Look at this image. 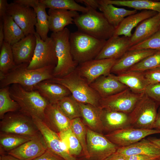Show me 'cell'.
<instances>
[{
    "mask_svg": "<svg viewBox=\"0 0 160 160\" xmlns=\"http://www.w3.org/2000/svg\"><path fill=\"white\" fill-rule=\"evenodd\" d=\"M29 64L24 63L16 65L6 74H0V88L17 84L26 90L31 91L34 90L39 83L54 77L53 73L55 67L49 66L30 70L27 68Z\"/></svg>",
    "mask_w": 160,
    "mask_h": 160,
    "instance_id": "6da1fadb",
    "label": "cell"
},
{
    "mask_svg": "<svg viewBox=\"0 0 160 160\" xmlns=\"http://www.w3.org/2000/svg\"><path fill=\"white\" fill-rule=\"evenodd\" d=\"M9 91L11 97L18 104L20 111L32 119L44 121L45 110L49 103L38 91H27L17 84L11 85Z\"/></svg>",
    "mask_w": 160,
    "mask_h": 160,
    "instance_id": "7a4b0ae2",
    "label": "cell"
},
{
    "mask_svg": "<svg viewBox=\"0 0 160 160\" xmlns=\"http://www.w3.org/2000/svg\"><path fill=\"white\" fill-rule=\"evenodd\" d=\"M88 11L75 17L73 22L78 30L96 38L107 40L114 33L115 28L108 21L103 14L85 5Z\"/></svg>",
    "mask_w": 160,
    "mask_h": 160,
    "instance_id": "3957f363",
    "label": "cell"
},
{
    "mask_svg": "<svg viewBox=\"0 0 160 160\" xmlns=\"http://www.w3.org/2000/svg\"><path fill=\"white\" fill-rule=\"evenodd\" d=\"M47 80L65 87L70 91L73 98L79 103L99 106L100 97L86 81L79 75L76 69L64 76L54 77Z\"/></svg>",
    "mask_w": 160,
    "mask_h": 160,
    "instance_id": "277c9868",
    "label": "cell"
},
{
    "mask_svg": "<svg viewBox=\"0 0 160 160\" xmlns=\"http://www.w3.org/2000/svg\"><path fill=\"white\" fill-rule=\"evenodd\" d=\"M106 40L96 38L79 30L71 33L69 41L73 59L79 64L95 59Z\"/></svg>",
    "mask_w": 160,
    "mask_h": 160,
    "instance_id": "5b68a950",
    "label": "cell"
},
{
    "mask_svg": "<svg viewBox=\"0 0 160 160\" xmlns=\"http://www.w3.org/2000/svg\"><path fill=\"white\" fill-rule=\"evenodd\" d=\"M71 32L65 28L61 31L52 32L50 35L55 45L57 63L54 68V77L64 76L74 71L79 63L73 59L71 51L69 39Z\"/></svg>",
    "mask_w": 160,
    "mask_h": 160,
    "instance_id": "8992f818",
    "label": "cell"
},
{
    "mask_svg": "<svg viewBox=\"0 0 160 160\" xmlns=\"http://www.w3.org/2000/svg\"><path fill=\"white\" fill-rule=\"evenodd\" d=\"M0 132L33 137L39 132L33 119L19 111L6 114L0 121Z\"/></svg>",
    "mask_w": 160,
    "mask_h": 160,
    "instance_id": "52a82bcc",
    "label": "cell"
},
{
    "mask_svg": "<svg viewBox=\"0 0 160 160\" xmlns=\"http://www.w3.org/2000/svg\"><path fill=\"white\" fill-rule=\"evenodd\" d=\"M159 105L145 93L129 114L131 126L140 129H154Z\"/></svg>",
    "mask_w": 160,
    "mask_h": 160,
    "instance_id": "ba28073f",
    "label": "cell"
},
{
    "mask_svg": "<svg viewBox=\"0 0 160 160\" xmlns=\"http://www.w3.org/2000/svg\"><path fill=\"white\" fill-rule=\"evenodd\" d=\"M36 44L32 59L27 68L39 69L46 67H55L57 63L55 45L53 39L48 37L45 41L36 33L35 34Z\"/></svg>",
    "mask_w": 160,
    "mask_h": 160,
    "instance_id": "9c48e42d",
    "label": "cell"
},
{
    "mask_svg": "<svg viewBox=\"0 0 160 160\" xmlns=\"http://www.w3.org/2000/svg\"><path fill=\"white\" fill-rule=\"evenodd\" d=\"M144 94L135 93L128 88L114 95L101 98L99 106L103 109L129 114Z\"/></svg>",
    "mask_w": 160,
    "mask_h": 160,
    "instance_id": "30bf717a",
    "label": "cell"
},
{
    "mask_svg": "<svg viewBox=\"0 0 160 160\" xmlns=\"http://www.w3.org/2000/svg\"><path fill=\"white\" fill-rule=\"evenodd\" d=\"M87 128V145L90 160H104L119 147L110 141L103 133Z\"/></svg>",
    "mask_w": 160,
    "mask_h": 160,
    "instance_id": "8fae6325",
    "label": "cell"
},
{
    "mask_svg": "<svg viewBox=\"0 0 160 160\" xmlns=\"http://www.w3.org/2000/svg\"><path fill=\"white\" fill-rule=\"evenodd\" d=\"M7 14L12 17L25 36L35 34L36 15L33 9L13 2L8 4Z\"/></svg>",
    "mask_w": 160,
    "mask_h": 160,
    "instance_id": "7c38bea8",
    "label": "cell"
},
{
    "mask_svg": "<svg viewBox=\"0 0 160 160\" xmlns=\"http://www.w3.org/2000/svg\"><path fill=\"white\" fill-rule=\"evenodd\" d=\"M117 60L113 59H92L79 63L76 70L89 85L99 77L110 73Z\"/></svg>",
    "mask_w": 160,
    "mask_h": 160,
    "instance_id": "4fadbf2b",
    "label": "cell"
},
{
    "mask_svg": "<svg viewBox=\"0 0 160 160\" xmlns=\"http://www.w3.org/2000/svg\"><path fill=\"white\" fill-rule=\"evenodd\" d=\"M157 134H160V130L130 127L113 131L104 135L110 141L119 147L130 145L149 135Z\"/></svg>",
    "mask_w": 160,
    "mask_h": 160,
    "instance_id": "5bb4252c",
    "label": "cell"
},
{
    "mask_svg": "<svg viewBox=\"0 0 160 160\" xmlns=\"http://www.w3.org/2000/svg\"><path fill=\"white\" fill-rule=\"evenodd\" d=\"M47 149L44 138L41 132L31 140L8 152L20 160H32L40 156Z\"/></svg>",
    "mask_w": 160,
    "mask_h": 160,
    "instance_id": "9a60e30c",
    "label": "cell"
},
{
    "mask_svg": "<svg viewBox=\"0 0 160 160\" xmlns=\"http://www.w3.org/2000/svg\"><path fill=\"white\" fill-rule=\"evenodd\" d=\"M33 119L44 138L47 149L65 160H77L69 153L58 133L50 129L41 120Z\"/></svg>",
    "mask_w": 160,
    "mask_h": 160,
    "instance_id": "2e32d148",
    "label": "cell"
},
{
    "mask_svg": "<svg viewBox=\"0 0 160 160\" xmlns=\"http://www.w3.org/2000/svg\"><path fill=\"white\" fill-rule=\"evenodd\" d=\"M131 47L130 37L113 35L106 40L104 46L95 59L118 60Z\"/></svg>",
    "mask_w": 160,
    "mask_h": 160,
    "instance_id": "e0dca14e",
    "label": "cell"
},
{
    "mask_svg": "<svg viewBox=\"0 0 160 160\" xmlns=\"http://www.w3.org/2000/svg\"><path fill=\"white\" fill-rule=\"evenodd\" d=\"M89 85L101 98L114 95L128 88L118 80L116 75L111 73L99 77Z\"/></svg>",
    "mask_w": 160,
    "mask_h": 160,
    "instance_id": "ac0fdd59",
    "label": "cell"
},
{
    "mask_svg": "<svg viewBox=\"0 0 160 160\" xmlns=\"http://www.w3.org/2000/svg\"><path fill=\"white\" fill-rule=\"evenodd\" d=\"M159 50L152 49L129 50L117 60L112 68L111 73L117 75L127 71L143 59Z\"/></svg>",
    "mask_w": 160,
    "mask_h": 160,
    "instance_id": "d6986e66",
    "label": "cell"
},
{
    "mask_svg": "<svg viewBox=\"0 0 160 160\" xmlns=\"http://www.w3.org/2000/svg\"><path fill=\"white\" fill-rule=\"evenodd\" d=\"M36 44L35 34H30L11 45L16 65L30 63L33 56Z\"/></svg>",
    "mask_w": 160,
    "mask_h": 160,
    "instance_id": "ffe728a7",
    "label": "cell"
},
{
    "mask_svg": "<svg viewBox=\"0 0 160 160\" xmlns=\"http://www.w3.org/2000/svg\"><path fill=\"white\" fill-rule=\"evenodd\" d=\"M113 154L121 157L144 155L159 158L160 157V148L147 138H144L130 145L119 147Z\"/></svg>",
    "mask_w": 160,
    "mask_h": 160,
    "instance_id": "44dd1931",
    "label": "cell"
},
{
    "mask_svg": "<svg viewBox=\"0 0 160 160\" xmlns=\"http://www.w3.org/2000/svg\"><path fill=\"white\" fill-rule=\"evenodd\" d=\"M43 122L50 129L57 133L70 127L71 120L60 110L57 103L48 104L45 110Z\"/></svg>",
    "mask_w": 160,
    "mask_h": 160,
    "instance_id": "7402d4cb",
    "label": "cell"
},
{
    "mask_svg": "<svg viewBox=\"0 0 160 160\" xmlns=\"http://www.w3.org/2000/svg\"><path fill=\"white\" fill-rule=\"evenodd\" d=\"M101 120L103 132L107 133L132 127L129 114L121 112L102 109Z\"/></svg>",
    "mask_w": 160,
    "mask_h": 160,
    "instance_id": "603a6c76",
    "label": "cell"
},
{
    "mask_svg": "<svg viewBox=\"0 0 160 160\" xmlns=\"http://www.w3.org/2000/svg\"><path fill=\"white\" fill-rule=\"evenodd\" d=\"M34 90L50 104H57L61 100L71 94L69 90L64 86L45 80L40 82L35 87Z\"/></svg>",
    "mask_w": 160,
    "mask_h": 160,
    "instance_id": "cb8c5ba5",
    "label": "cell"
},
{
    "mask_svg": "<svg viewBox=\"0 0 160 160\" xmlns=\"http://www.w3.org/2000/svg\"><path fill=\"white\" fill-rule=\"evenodd\" d=\"M78 103L80 118L85 125L93 131L102 133L103 132L101 120L102 109L100 106L89 104Z\"/></svg>",
    "mask_w": 160,
    "mask_h": 160,
    "instance_id": "d4e9b609",
    "label": "cell"
},
{
    "mask_svg": "<svg viewBox=\"0 0 160 160\" xmlns=\"http://www.w3.org/2000/svg\"><path fill=\"white\" fill-rule=\"evenodd\" d=\"M48 15L49 30L56 33L63 30L66 26L73 24L74 18L79 14L74 11L49 9Z\"/></svg>",
    "mask_w": 160,
    "mask_h": 160,
    "instance_id": "484cf974",
    "label": "cell"
},
{
    "mask_svg": "<svg viewBox=\"0 0 160 160\" xmlns=\"http://www.w3.org/2000/svg\"><path fill=\"white\" fill-rule=\"evenodd\" d=\"M160 28V13L141 22L130 37L132 46L148 39Z\"/></svg>",
    "mask_w": 160,
    "mask_h": 160,
    "instance_id": "4316f807",
    "label": "cell"
},
{
    "mask_svg": "<svg viewBox=\"0 0 160 160\" xmlns=\"http://www.w3.org/2000/svg\"><path fill=\"white\" fill-rule=\"evenodd\" d=\"M158 13L151 10H143L140 12L130 15L125 17L115 29L113 35L124 36L130 37L132 29L140 23L150 18Z\"/></svg>",
    "mask_w": 160,
    "mask_h": 160,
    "instance_id": "83f0119b",
    "label": "cell"
},
{
    "mask_svg": "<svg viewBox=\"0 0 160 160\" xmlns=\"http://www.w3.org/2000/svg\"><path fill=\"white\" fill-rule=\"evenodd\" d=\"M116 76L121 82L136 93H145L149 85L143 72L128 70Z\"/></svg>",
    "mask_w": 160,
    "mask_h": 160,
    "instance_id": "f1b7e54d",
    "label": "cell"
},
{
    "mask_svg": "<svg viewBox=\"0 0 160 160\" xmlns=\"http://www.w3.org/2000/svg\"><path fill=\"white\" fill-rule=\"evenodd\" d=\"M98 9L109 23L116 29L127 16L137 12L136 10H129L116 7L111 4H106L99 0Z\"/></svg>",
    "mask_w": 160,
    "mask_h": 160,
    "instance_id": "f546056e",
    "label": "cell"
},
{
    "mask_svg": "<svg viewBox=\"0 0 160 160\" xmlns=\"http://www.w3.org/2000/svg\"><path fill=\"white\" fill-rule=\"evenodd\" d=\"M106 4L132 8L134 9L151 10L160 13V1L150 0H102Z\"/></svg>",
    "mask_w": 160,
    "mask_h": 160,
    "instance_id": "4dcf8cb0",
    "label": "cell"
},
{
    "mask_svg": "<svg viewBox=\"0 0 160 160\" xmlns=\"http://www.w3.org/2000/svg\"><path fill=\"white\" fill-rule=\"evenodd\" d=\"M1 19L3 22L4 41L12 45L25 36L11 16L6 14Z\"/></svg>",
    "mask_w": 160,
    "mask_h": 160,
    "instance_id": "1f68e13d",
    "label": "cell"
},
{
    "mask_svg": "<svg viewBox=\"0 0 160 160\" xmlns=\"http://www.w3.org/2000/svg\"><path fill=\"white\" fill-rule=\"evenodd\" d=\"M33 137L5 133L0 132V155L6 154L26 142Z\"/></svg>",
    "mask_w": 160,
    "mask_h": 160,
    "instance_id": "d6a6232c",
    "label": "cell"
},
{
    "mask_svg": "<svg viewBox=\"0 0 160 160\" xmlns=\"http://www.w3.org/2000/svg\"><path fill=\"white\" fill-rule=\"evenodd\" d=\"M36 15V32L41 39L45 41L49 37L47 34L49 30L48 20V15L46 9V6L40 2H38L33 8Z\"/></svg>",
    "mask_w": 160,
    "mask_h": 160,
    "instance_id": "836d02e7",
    "label": "cell"
},
{
    "mask_svg": "<svg viewBox=\"0 0 160 160\" xmlns=\"http://www.w3.org/2000/svg\"><path fill=\"white\" fill-rule=\"evenodd\" d=\"M58 134L71 155L77 159L82 156L84 157L81 146L70 127Z\"/></svg>",
    "mask_w": 160,
    "mask_h": 160,
    "instance_id": "e575fe53",
    "label": "cell"
},
{
    "mask_svg": "<svg viewBox=\"0 0 160 160\" xmlns=\"http://www.w3.org/2000/svg\"><path fill=\"white\" fill-rule=\"evenodd\" d=\"M49 9H61L80 12H87L88 8L82 6L74 0H39Z\"/></svg>",
    "mask_w": 160,
    "mask_h": 160,
    "instance_id": "d590c367",
    "label": "cell"
},
{
    "mask_svg": "<svg viewBox=\"0 0 160 160\" xmlns=\"http://www.w3.org/2000/svg\"><path fill=\"white\" fill-rule=\"evenodd\" d=\"M9 86L0 89V119L7 113L18 111L20 107L17 103L11 97Z\"/></svg>",
    "mask_w": 160,
    "mask_h": 160,
    "instance_id": "8d00e7d4",
    "label": "cell"
},
{
    "mask_svg": "<svg viewBox=\"0 0 160 160\" xmlns=\"http://www.w3.org/2000/svg\"><path fill=\"white\" fill-rule=\"evenodd\" d=\"M57 104L60 110L70 120L81 117L79 103L71 95L61 100Z\"/></svg>",
    "mask_w": 160,
    "mask_h": 160,
    "instance_id": "74e56055",
    "label": "cell"
},
{
    "mask_svg": "<svg viewBox=\"0 0 160 160\" xmlns=\"http://www.w3.org/2000/svg\"><path fill=\"white\" fill-rule=\"evenodd\" d=\"M0 49V74H4L16 65L14 61L11 45L4 41Z\"/></svg>",
    "mask_w": 160,
    "mask_h": 160,
    "instance_id": "f35d334b",
    "label": "cell"
},
{
    "mask_svg": "<svg viewBox=\"0 0 160 160\" xmlns=\"http://www.w3.org/2000/svg\"><path fill=\"white\" fill-rule=\"evenodd\" d=\"M70 128L81 146L84 157L89 159L87 145V128L81 118H77L71 120Z\"/></svg>",
    "mask_w": 160,
    "mask_h": 160,
    "instance_id": "ab89813d",
    "label": "cell"
},
{
    "mask_svg": "<svg viewBox=\"0 0 160 160\" xmlns=\"http://www.w3.org/2000/svg\"><path fill=\"white\" fill-rule=\"evenodd\" d=\"M159 67H160V50L143 59L128 70L144 72Z\"/></svg>",
    "mask_w": 160,
    "mask_h": 160,
    "instance_id": "60d3db41",
    "label": "cell"
},
{
    "mask_svg": "<svg viewBox=\"0 0 160 160\" xmlns=\"http://www.w3.org/2000/svg\"><path fill=\"white\" fill-rule=\"evenodd\" d=\"M142 49L160 50V28L148 39L132 46L129 50Z\"/></svg>",
    "mask_w": 160,
    "mask_h": 160,
    "instance_id": "b9f144b4",
    "label": "cell"
},
{
    "mask_svg": "<svg viewBox=\"0 0 160 160\" xmlns=\"http://www.w3.org/2000/svg\"><path fill=\"white\" fill-rule=\"evenodd\" d=\"M145 93L160 105V83L148 85Z\"/></svg>",
    "mask_w": 160,
    "mask_h": 160,
    "instance_id": "7bdbcfd3",
    "label": "cell"
},
{
    "mask_svg": "<svg viewBox=\"0 0 160 160\" xmlns=\"http://www.w3.org/2000/svg\"><path fill=\"white\" fill-rule=\"evenodd\" d=\"M143 72L149 85L160 83V67Z\"/></svg>",
    "mask_w": 160,
    "mask_h": 160,
    "instance_id": "ee69618b",
    "label": "cell"
},
{
    "mask_svg": "<svg viewBox=\"0 0 160 160\" xmlns=\"http://www.w3.org/2000/svg\"><path fill=\"white\" fill-rule=\"evenodd\" d=\"M32 160H65L48 149L42 155Z\"/></svg>",
    "mask_w": 160,
    "mask_h": 160,
    "instance_id": "f6af8a7d",
    "label": "cell"
},
{
    "mask_svg": "<svg viewBox=\"0 0 160 160\" xmlns=\"http://www.w3.org/2000/svg\"><path fill=\"white\" fill-rule=\"evenodd\" d=\"M122 157L125 160H154L159 158L144 155H136Z\"/></svg>",
    "mask_w": 160,
    "mask_h": 160,
    "instance_id": "bcb514c9",
    "label": "cell"
},
{
    "mask_svg": "<svg viewBox=\"0 0 160 160\" xmlns=\"http://www.w3.org/2000/svg\"><path fill=\"white\" fill-rule=\"evenodd\" d=\"M77 2L82 3L85 5H87L92 8L96 10L98 8L99 0H75Z\"/></svg>",
    "mask_w": 160,
    "mask_h": 160,
    "instance_id": "7dc6e473",
    "label": "cell"
},
{
    "mask_svg": "<svg viewBox=\"0 0 160 160\" xmlns=\"http://www.w3.org/2000/svg\"><path fill=\"white\" fill-rule=\"evenodd\" d=\"M39 0H15L13 2L33 8Z\"/></svg>",
    "mask_w": 160,
    "mask_h": 160,
    "instance_id": "c3c4849f",
    "label": "cell"
},
{
    "mask_svg": "<svg viewBox=\"0 0 160 160\" xmlns=\"http://www.w3.org/2000/svg\"><path fill=\"white\" fill-rule=\"evenodd\" d=\"M8 3L7 0H0V17H3L7 14V10Z\"/></svg>",
    "mask_w": 160,
    "mask_h": 160,
    "instance_id": "681fc988",
    "label": "cell"
},
{
    "mask_svg": "<svg viewBox=\"0 0 160 160\" xmlns=\"http://www.w3.org/2000/svg\"><path fill=\"white\" fill-rule=\"evenodd\" d=\"M153 129L160 130V105L158 109L156 119Z\"/></svg>",
    "mask_w": 160,
    "mask_h": 160,
    "instance_id": "f907efd6",
    "label": "cell"
},
{
    "mask_svg": "<svg viewBox=\"0 0 160 160\" xmlns=\"http://www.w3.org/2000/svg\"><path fill=\"white\" fill-rule=\"evenodd\" d=\"M4 41V33L3 22L2 19H0V47L1 48Z\"/></svg>",
    "mask_w": 160,
    "mask_h": 160,
    "instance_id": "816d5d0a",
    "label": "cell"
},
{
    "mask_svg": "<svg viewBox=\"0 0 160 160\" xmlns=\"http://www.w3.org/2000/svg\"><path fill=\"white\" fill-rule=\"evenodd\" d=\"M0 160H20L17 158L8 154L0 155Z\"/></svg>",
    "mask_w": 160,
    "mask_h": 160,
    "instance_id": "f5cc1de1",
    "label": "cell"
},
{
    "mask_svg": "<svg viewBox=\"0 0 160 160\" xmlns=\"http://www.w3.org/2000/svg\"><path fill=\"white\" fill-rule=\"evenodd\" d=\"M151 142L160 148V139L154 137H149L147 138Z\"/></svg>",
    "mask_w": 160,
    "mask_h": 160,
    "instance_id": "db71d44e",
    "label": "cell"
},
{
    "mask_svg": "<svg viewBox=\"0 0 160 160\" xmlns=\"http://www.w3.org/2000/svg\"><path fill=\"white\" fill-rule=\"evenodd\" d=\"M104 160H125L122 157L112 155Z\"/></svg>",
    "mask_w": 160,
    "mask_h": 160,
    "instance_id": "11a10c76",
    "label": "cell"
},
{
    "mask_svg": "<svg viewBox=\"0 0 160 160\" xmlns=\"http://www.w3.org/2000/svg\"><path fill=\"white\" fill-rule=\"evenodd\" d=\"M77 160H90L89 159H87L84 157L80 158L79 159H77Z\"/></svg>",
    "mask_w": 160,
    "mask_h": 160,
    "instance_id": "9f6ffc18",
    "label": "cell"
},
{
    "mask_svg": "<svg viewBox=\"0 0 160 160\" xmlns=\"http://www.w3.org/2000/svg\"><path fill=\"white\" fill-rule=\"evenodd\" d=\"M159 159H155V160H158Z\"/></svg>",
    "mask_w": 160,
    "mask_h": 160,
    "instance_id": "6f0895ef",
    "label": "cell"
},
{
    "mask_svg": "<svg viewBox=\"0 0 160 160\" xmlns=\"http://www.w3.org/2000/svg\"><path fill=\"white\" fill-rule=\"evenodd\" d=\"M158 160H160V157L159 158V159Z\"/></svg>",
    "mask_w": 160,
    "mask_h": 160,
    "instance_id": "680465c9",
    "label": "cell"
}]
</instances>
